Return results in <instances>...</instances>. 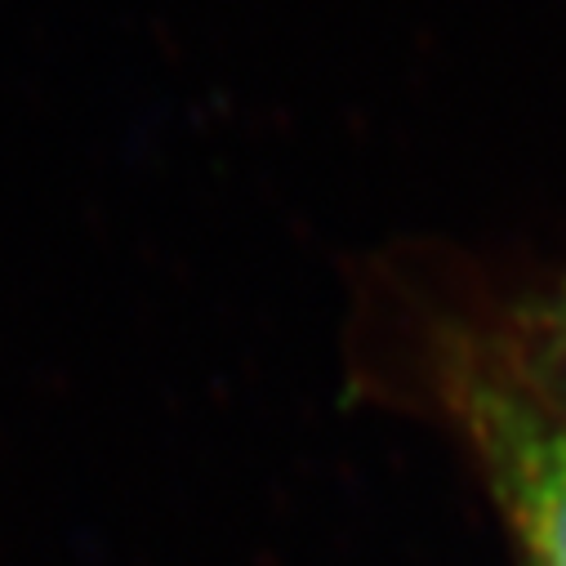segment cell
Here are the masks:
<instances>
[{
  "instance_id": "obj_1",
  "label": "cell",
  "mask_w": 566,
  "mask_h": 566,
  "mask_svg": "<svg viewBox=\"0 0 566 566\" xmlns=\"http://www.w3.org/2000/svg\"><path fill=\"white\" fill-rule=\"evenodd\" d=\"M438 397L478 455L526 566H566V419L509 353L469 339L442 353Z\"/></svg>"
},
{
  "instance_id": "obj_2",
  "label": "cell",
  "mask_w": 566,
  "mask_h": 566,
  "mask_svg": "<svg viewBox=\"0 0 566 566\" xmlns=\"http://www.w3.org/2000/svg\"><path fill=\"white\" fill-rule=\"evenodd\" d=\"M513 361V357H509ZM517 366V361H513ZM526 375V384L566 419V286L562 295L544 308L539 331H535V348H531V366H517Z\"/></svg>"
}]
</instances>
